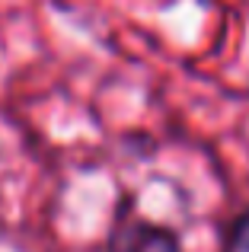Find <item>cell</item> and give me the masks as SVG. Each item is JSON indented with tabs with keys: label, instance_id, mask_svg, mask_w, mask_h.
Instances as JSON below:
<instances>
[{
	"label": "cell",
	"instance_id": "6da1fadb",
	"mask_svg": "<svg viewBox=\"0 0 249 252\" xmlns=\"http://www.w3.org/2000/svg\"><path fill=\"white\" fill-rule=\"evenodd\" d=\"M109 252H179L176 236L150 223H119L109 236Z\"/></svg>",
	"mask_w": 249,
	"mask_h": 252
}]
</instances>
